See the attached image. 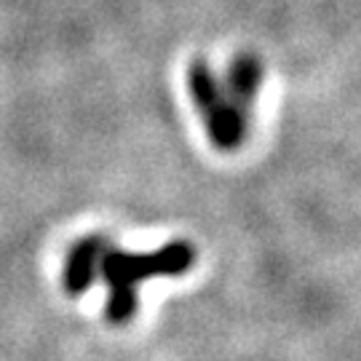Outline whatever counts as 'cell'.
Here are the masks:
<instances>
[{
  "label": "cell",
  "mask_w": 361,
  "mask_h": 361,
  "mask_svg": "<svg viewBox=\"0 0 361 361\" xmlns=\"http://www.w3.org/2000/svg\"><path fill=\"white\" fill-rule=\"evenodd\" d=\"M262 78H265V67L257 54H238L233 56L228 75L222 80V89L231 97L233 102L238 104L244 113H249V107L257 102L259 89H262Z\"/></svg>",
  "instance_id": "4"
},
{
  "label": "cell",
  "mask_w": 361,
  "mask_h": 361,
  "mask_svg": "<svg viewBox=\"0 0 361 361\" xmlns=\"http://www.w3.org/2000/svg\"><path fill=\"white\" fill-rule=\"evenodd\" d=\"M107 238L99 233H91L86 238H80L65 259V271H62V289L70 297H78L89 292L97 273H99V259L107 249Z\"/></svg>",
  "instance_id": "3"
},
{
  "label": "cell",
  "mask_w": 361,
  "mask_h": 361,
  "mask_svg": "<svg viewBox=\"0 0 361 361\" xmlns=\"http://www.w3.org/2000/svg\"><path fill=\"white\" fill-rule=\"evenodd\" d=\"M195 246L190 241H171L155 252H123L107 244L99 259V273L110 286V297L104 305V319L116 326H123L134 319L140 308L137 284L153 276H182L193 268Z\"/></svg>",
  "instance_id": "1"
},
{
  "label": "cell",
  "mask_w": 361,
  "mask_h": 361,
  "mask_svg": "<svg viewBox=\"0 0 361 361\" xmlns=\"http://www.w3.org/2000/svg\"><path fill=\"white\" fill-rule=\"evenodd\" d=\"M188 91L193 97L198 113L207 123V134L217 150H238L246 140L249 129V113L222 89V80L214 75V70L204 59H193L188 67Z\"/></svg>",
  "instance_id": "2"
}]
</instances>
